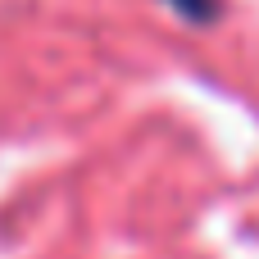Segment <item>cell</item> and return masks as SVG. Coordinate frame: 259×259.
I'll return each mask as SVG.
<instances>
[{"label": "cell", "instance_id": "6da1fadb", "mask_svg": "<svg viewBox=\"0 0 259 259\" xmlns=\"http://www.w3.org/2000/svg\"><path fill=\"white\" fill-rule=\"evenodd\" d=\"M168 9H178L182 18H191V23H205L214 9H219V0H164Z\"/></svg>", "mask_w": 259, "mask_h": 259}]
</instances>
